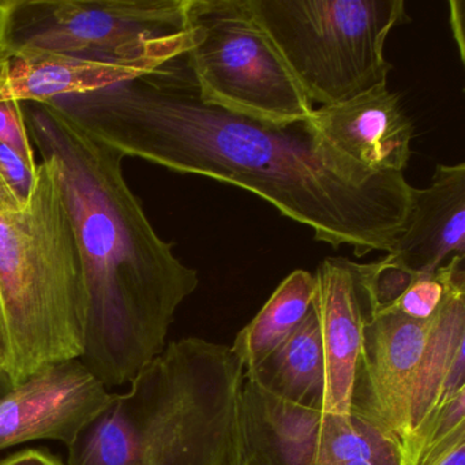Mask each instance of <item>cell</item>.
<instances>
[{
	"mask_svg": "<svg viewBox=\"0 0 465 465\" xmlns=\"http://www.w3.org/2000/svg\"><path fill=\"white\" fill-rule=\"evenodd\" d=\"M124 157L246 190L315 241L358 258L391 252L412 187L402 173L369 176L339 162L302 124L276 129L203 104L184 55L148 74L53 100Z\"/></svg>",
	"mask_w": 465,
	"mask_h": 465,
	"instance_id": "obj_1",
	"label": "cell"
},
{
	"mask_svg": "<svg viewBox=\"0 0 465 465\" xmlns=\"http://www.w3.org/2000/svg\"><path fill=\"white\" fill-rule=\"evenodd\" d=\"M42 157L58 168L88 292L80 361L107 388L126 385L167 347L181 304L200 284L127 184L115 149L53 102L24 103Z\"/></svg>",
	"mask_w": 465,
	"mask_h": 465,
	"instance_id": "obj_2",
	"label": "cell"
},
{
	"mask_svg": "<svg viewBox=\"0 0 465 465\" xmlns=\"http://www.w3.org/2000/svg\"><path fill=\"white\" fill-rule=\"evenodd\" d=\"M244 369L231 345L170 342L69 448L66 465H233Z\"/></svg>",
	"mask_w": 465,
	"mask_h": 465,
	"instance_id": "obj_3",
	"label": "cell"
},
{
	"mask_svg": "<svg viewBox=\"0 0 465 465\" xmlns=\"http://www.w3.org/2000/svg\"><path fill=\"white\" fill-rule=\"evenodd\" d=\"M37 167L31 203L0 213V302L9 340V388L59 361L80 359L88 292L58 168Z\"/></svg>",
	"mask_w": 465,
	"mask_h": 465,
	"instance_id": "obj_4",
	"label": "cell"
},
{
	"mask_svg": "<svg viewBox=\"0 0 465 465\" xmlns=\"http://www.w3.org/2000/svg\"><path fill=\"white\" fill-rule=\"evenodd\" d=\"M312 104H339L388 85L386 40L408 23L404 0H244Z\"/></svg>",
	"mask_w": 465,
	"mask_h": 465,
	"instance_id": "obj_5",
	"label": "cell"
},
{
	"mask_svg": "<svg viewBox=\"0 0 465 465\" xmlns=\"http://www.w3.org/2000/svg\"><path fill=\"white\" fill-rule=\"evenodd\" d=\"M189 0H0V58L153 72L190 48Z\"/></svg>",
	"mask_w": 465,
	"mask_h": 465,
	"instance_id": "obj_6",
	"label": "cell"
},
{
	"mask_svg": "<svg viewBox=\"0 0 465 465\" xmlns=\"http://www.w3.org/2000/svg\"><path fill=\"white\" fill-rule=\"evenodd\" d=\"M187 67L203 104L288 129L314 107L247 12L244 0H189Z\"/></svg>",
	"mask_w": 465,
	"mask_h": 465,
	"instance_id": "obj_7",
	"label": "cell"
},
{
	"mask_svg": "<svg viewBox=\"0 0 465 465\" xmlns=\"http://www.w3.org/2000/svg\"><path fill=\"white\" fill-rule=\"evenodd\" d=\"M400 465V446L358 413L339 416L274 396L244 375L233 465Z\"/></svg>",
	"mask_w": 465,
	"mask_h": 465,
	"instance_id": "obj_8",
	"label": "cell"
},
{
	"mask_svg": "<svg viewBox=\"0 0 465 465\" xmlns=\"http://www.w3.org/2000/svg\"><path fill=\"white\" fill-rule=\"evenodd\" d=\"M111 399L80 359L50 364L0 393V450L39 440L70 448Z\"/></svg>",
	"mask_w": 465,
	"mask_h": 465,
	"instance_id": "obj_9",
	"label": "cell"
},
{
	"mask_svg": "<svg viewBox=\"0 0 465 465\" xmlns=\"http://www.w3.org/2000/svg\"><path fill=\"white\" fill-rule=\"evenodd\" d=\"M430 320L400 312L371 314L353 383L351 412L393 438L400 448L410 434V402Z\"/></svg>",
	"mask_w": 465,
	"mask_h": 465,
	"instance_id": "obj_10",
	"label": "cell"
},
{
	"mask_svg": "<svg viewBox=\"0 0 465 465\" xmlns=\"http://www.w3.org/2000/svg\"><path fill=\"white\" fill-rule=\"evenodd\" d=\"M302 126L321 149L369 176L402 173L412 156L415 127L388 85L314 108Z\"/></svg>",
	"mask_w": 465,
	"mask_h": 465,
	"instance_id": "obj_11",
	"label": "cell"
},
{
	"mask_svg": "<svg viewBox=\"0 0 465 465\" xmlns=\"http://www.w3.org/2000/svg\"><path fill=\"white\" fill-rule=\"evenodd\" d=\"M312 312L325 361L322 412L351 415L353 383L369 318L361 263L328 257L314 273Z\"/></svg>",
	"mask_w": 465,
	"mask_h": 465,
	"instance_id": "obj_12",
	"label": "cell"
},
{
	"mask_svg": "<svg viewBox=\"0 0 465 465\" xmlns=\"http://www.w3.org/2000/svg\"><path fill=\"white\" fill-rule=\"evenodd\" d=\"M464 252L465 164H438L429 187H412L407 225L386 257L419 276Z\"/></svg>",
	"mask_w": 465,
	"mask_h": 465,
	"instance_id": "obj_13",
	"label": "cell"
},
{
	"mask_svg": "<svg viewBox=\"0 0 465 465\" xmlns=\"http://www.w3.org/2000/svg\"><path fill=\"white\" fill-rule=\"evenodd\" d=\"M446 268L445 296L430 318L429 336L411 394L410 432L465 389L464 257L454 255Z\"/></svg>",
	"mask_w": 465,
	"mask_h": 465,
	"instance_id": "obj_14",
	"label": "cell"
},
{
	"mask_svg": "<svg viewBox=\"0 0 465 465\" xmlns=\"http://www.w3.org/2000/svg\"><path fill=\"white\" fill-rule=\"evenodd\" d=\"M140 67L89 64L72 59L0 58V102H53L91 94L148 74Z\"/></svg>",
	"mask_w": 465,
	"mask_h": 465,
	"instance_id": "obj_15",
	"label": "cell"
},
{
	"mask_svg": "<svg viewBox=\"0 0 465 465\" xmlns=\"http://www.w3.org/2000/svg\"><path fill=\"white\" fill-rule=\"evenodd\" d=\"M244 375L285 401L322 410L325 361L312 309L276 352Z\"/></svg>",
	"mask_w": 465,
	"mask_h": 465,
	"instance_id": "obj_16",
	"label": "cell"
},
{
	"mask_svg": "<svg viewBox=\"0 0 465 465\" xmlns=\"http://www.w3.org/2000/svg\"><path fill=\"white\" fill-rule=\"evenodd\" d=\"M314 295V273L303 269H296L277 285L231 345L244 372L258 369L287 341L312 310Z\"/></svg>",
	"mask_w": 465,
	"mask_h": 465,
	"instance_id": "obj_17",
	"label": "cell"
},
{
	"mask_svg": "<svg viewBox=\"0 0 465 465\" xmlns=\"http://www.w3.org/2000/svg\"><path fill=\"white\" fill-rule=\"evenodd\" d=\"M446 277H448L446 263L438 268L434 273L419 274L408 285L401 296L394 302L393 306L383 312H400L412 320H430L442 303L445 296Z\"/></svg>",
	"mask_w": 465,
	"mask_h": 465,
	"instance_id": "obj_18",
	"label": "cell"
},
{
	"mask_svg": "<svg viewBox=\"0 0 465 465\" xmlns=\"http://www.w3.org/2000/svg\"><path fill=\"white\" fill-rule=\"evenodd\" d=\"M0 143L17 152L32 167L39 165L31 145L23 103L15 100L0 102Z\"/></svg>",
	"mask_w": 465,
	"mask_h": 465,
	"instance_id": "obj_19",
	"label": "cell"
},
{
	"mask_svg": "<svg viewBox=\"0 0 465 465\" xmlns=\"http://www.w3.org/2000/svg\"><path fill=\"white\" fill-rule=\"evenodd\" d=\"M37 167H32L17 152L0 143V175L24 209L31 203L36 187Z\"/></svg>",
	"mask_w": 465,
	"mask_h": 465,
	"instance_id": "obj_20",
	"label": "cell"
},
{
	"mask_svg": "<svg viewBox=\"0 0 465 465\" xmlns=\"http://www.w3.org/2000/svg\"><path fill=\"white\" fill-rule=\"evenodd\" d=\"M0 465H66L61 459L48 453V451L40 450V449H26V450L18 451L0 461Z\"/></svg>",
	"mask_w": 465,
	"mask_h": 465,
	"instance_id": "obj_21",
	"label": "cell"
},
{
	"mask_svg": "<svg viewBox=\"0 0 465 465\" xmlns=\"http://www.w3.org/2000/svg\"><path fill=\"white\" fill-rule=\"evenodd\" d=\"M450 7V28L453 32L454 42L459 47L460 58L464 62V2L461 0H451Z\"/></svg>",
	"mask_w": 465,
	"mask_h": 465,
	"instance_id": "obj_22",
	"label": "cell"
},
{
	"mask_svg": "<svg viewBox=\"0 0 465 465\" xmlns=\"http://www.w3.org/2000/svg\"><path fill=\"white\" fill-rule=\"evenodd\" d=\"M10 369L9 340H7L6 325H5L4 309L0 302V383L4 382L9 389L7 375Z\"/></svg>",
	"mask_w": 465,
	"mask_h": 465,
	"instance_id": "obj_23",
	"label": "cell"
},
{
	"mask_svg": "<svg viewBox=\"0 0 465 465\" xmlns=\"http://www.w3.org/2000/svg\"><path fill=\"white\" fill-rule=\"evenodd\" d=\"M24 211L23 206L18 203L17 198L10 192L5 179L0 175V213H10V212Z\"/></svg>",
	"mask_w": 465,
	"mask_h": 465,
	"instance_id": "obj_24",
	"label": "cell"
},
{
	"mask_svg": "<svg viewBox=\"0 0 465 465\" xmlns=\"http://www.w3.org/2000/svg\"><path fill=\"white\" fill-rule=\"evenodd\" d=\"M435 465H465V440L454 443Z\"/></svg>",
	"mask_w": 465,
	"mask_h": 465,
	"instance_id": "obj_25",
	"label": "cell"
},
{
	"mask_svg": "<svg viewBox=\"0 0 465 465\" xmlns=\"http://www.w3.org/2000/svg\"><path fill=\"white\" fill-rule=\"evenodd\" d=\"M345 465H372L371 462L367 461H353V462H348V464Z\"/></svg>",
	"mask_w": 465,
	"mask_h": 465,
	"instance_id": "obj_26",
	"label": "cell"
}]
</instances>
